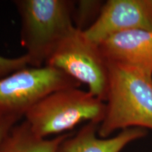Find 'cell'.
<instances>
[{"label":"cell","mask_w":152,"mask_h":152,"mask_svg":"<svg viewBox=\"0 0 152 152\" xmlns=\"http://www.w3.org/2000/svg\"><path fill=\"white\" fill-rule=\"evenodd\" d=\"M106 113L98 134L107 138L118 130H152V76L131 66L108 62Z\"/></svg>","instance_id":"6da1fadb"},{"label":"cell","mask_w":152,"mask_h":152,"mask_svg":"<svg viewBox=\"0 0 152 152\" xmlns=\"http://www.w3.org/2000/svg\"><path fill=\"white\" fill-rule=\"evenodd\" d=\"M14 4L20 18V43L29 66H45L58 44L75 28V1L16 0Z\"/></svg>","instance_id":"7a4b0ae2"},{"label":"cell","mask_w":152,"mask_h":152,"mask_svg":"<svg viewBox=\"0 0 152 152\" xmlns=\"http://www.w3.org/2000/svg\"><path fill=\"white\" fill-rule=\"evenodd\" d=\"M106 103L88 91L69 87L54 91L39 100L25 114V121L36 134L47 138L65 134L82 122L100 124Z\"/></svg>","instance_id":"3957f363"},{"label":"cell","mask_w":152,"mask_h":152,"mask_svg":"<svg viewBox=\"0 0 152 152\" xmlns=\"http://www.w3.org/2000/svg\"><path fill=\"white\" fill-rule=\"evenodd\" d=\"M45 66L56 68L85 84L88 92L105 102L109 89V67L99 46L75 28L61 42Z\"/></svg>","instance_id":"277c9868"},{"label":"cell","mask_w":152,"mask_h":152,"mask_svg":"<svg viewBox=\"0 0 152 152\" xmlns=\"http://www.w3.org/2000/svg\"><path fill=\"white\" fill-rule=\"evenodd\" d=\"M80 85L56 68L28 66L0 79V113L23 117L47 95Z\"/></svg>","instance_id":"5b68a950"},{"label":"cell","mask_w":152,"mask_h":152,"mask_svg":"<svg viewBox=\"0 0 152 152\" xmlns=\"http://www.w3.org/2000/svg\"><path fill=\"white\" fill-rule=\"evenodd\" d=\"M132 30H152V0H109L83 33L99 45L115 34Z\"/></svg>","instance_id":"8992f818"},{"label":"cell","mask_w":152,"mask_h":152,"mask_svg":"<svg viewBox=\"0 0 152 152\" xmlns=\"http://www.w3.org/2000/svg\"><path fill=\"white\" fill-rule=\"evenodd\" d=\"M99 46L106 61L134 67L152 76V30L115 34Z\"/></svg>","instance_id":"52a82bcc"},{"label":"cell","mask_w":152,"mask_h":152,"mask_svg":"<svg viewBox=\"0 0 152 152\" xmlns=\"http://www.w3.org/2000/svg\"><path fill=\"white\" fill-rule=\"evenodd\" d=\"M99 124L89 122L76 134L63 141L57 152H121L131 142L147 135V130L140 128H127L111 138L98 137Z\"/></svg>","instance_id":"ba28073f"},{"label":"cell","mask_w":152,"mask_h":152,"mask_svg":"<svg viewBox=\"0 0 152 152\" xmlns=\"http://www.w3.org/2000/svg\"><path fill=\"white\" fill-rule=\"evenodd\" d=\"M72 133H65L52 139L39 136L26 121L16 124L0 146V152H57L60 144Z\"/></svg>","instance_id":"9c48e42d"},{"label":"cell","mask_w":152,"mask_h":152,"mask_svg":"<svg viewBox=\"0 0 152 152\" xmlns=\"http://www.w3.org/2000/svg\"><path fill=\"white\" fill-rule=\"evenodd\" d=\"M104 3L100 1H75L73 20L75 27L85 30L97 18Z\"/></svg>","instance_id":"30bf717a"},{"label":"cell","mask_w":152,"mask_h":152,"mask_svg":"<svg viewBox=\"0 0 152 152\" xmlns=\"http://www.w3.org/2000/svg\"><path fill=\"white\" fill-rule=\"evenodd\" d=\"M28 66V58L25 54L16 58H7L0 55V79Z\"/></svg>","instance_id":"8fae6325"},{"label":"cell","mask_w":152,"mask_h":152,"mask_svg":"<svg viewBox=\"0 0 152 152\" xmlns=\"http://www.w3.org/2000/svg\"><path fill=\"white\" fill-rule=\"evenodd\" d=\"M21 118L22 116L14 114L0 113V146L6 136Z\"/></svg>","instance_id":"7c38bea8"}]
</instances>
